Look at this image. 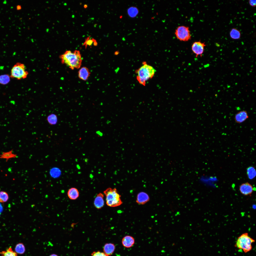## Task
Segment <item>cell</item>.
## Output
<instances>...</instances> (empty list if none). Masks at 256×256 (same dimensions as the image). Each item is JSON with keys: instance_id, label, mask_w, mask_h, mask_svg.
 Listing matches in <instances>:
<instances>
[{"instance_id": "15", "label": "cell", "mask_w": 256, "mask_h": 256, "mask_svg": "<svg viewBox=\"0 0 256 256\" xmlns=\"http://www.w3.org/2000/svg\"><path fill=\"white\" fill-rule=\"evenodd\" d=\"M69 197L71 199H76L79 196V192L78 189L72 187L69 189L67 192Z\"/></svg>"}, {"instance_id": "8", "label": "cell", "mask_w": 256, "mask_h": 256, "mask_svg": "<svg viewBox=\"0 0 256 256\" xmlns=\"http://www.w3.org/2000/svg\"><path fill=\"white\" fill-rule=\"evenodd\" d=\"M240 192L244 195H250L253 190L252 186L248 182L242 184L240 186L239 189Z\"/></svg>"}, {"instance_id": "11", "label": "cell", "mask_w": 256, "mask_h": 256, "mask_svg": "<svg viewBox=\"0 0 256 256\" xmlns=\"http://www.w3.org/2000/svg\"><path fill=\"white\" fill-rule=\"evenodd\" d=\"M249 116L246 111L243 110L238 113L235 115V121L238 123H242L248 118Z\"/></svg>"}, {"instance_id": "5", "label": "cell", "mask_w": 256, "mask_h": 256, "mask_svg": "<svg viewBox=\"0 0 256 256\" xmlns=\"http://www.w3.org/2000/svg\"><path fill=\"white\" fill-rule=\"evenodd\" d=\"M28 74L26 70L25 65L20 63H17L12 68L11 71L10 77L18 80L26 78Z\"/></svg>"}, {"instance_id": "6", "label": "cell", "mask_w": 256, "mask_h": 256, "mask_svg": "<svg viewBox=\"0 0 256 256\" xmlns=\"http://www.w3.org/2000/svg\"><path fill=\"white\" fill-rule=\"evenodd\" d=\"M175 34L176 38L181 41H187L191 38L189 27L185 26L182 25L178 27L175 30Z\"/></svg>"}, {"instance_id": "20", "label": "cell", "mask_w": 256, "mask_h": 256, "mask_svg": "<svg viewBox=\"0 0 256 256\" xmlns=\"http://www.w3.org/2000/svg\"><path fill=\"white\" fill-rule=\"evenodd\" d=\"M247 175L250 179H253L256 176V171L255 167L252 166L248 167L247 170Z\"/></svg>"}, {"instance_id": "10", "label": "cell", "mask_w": 256, "mask_h": 256, "mask_svg": "<svg viewBox=\"0 0 256 256\" xmlns=\"http://www.w3.org/2000/svg\"><path fill=\"white\" fill-rule=\"evenodd\" d=\"M149 197L147 193L141 192L137 195L136 201L138 204L143 205L149 201Z\"/></svg>"}, {"instance_id": "1", "label": "cell", "mask_w": 256, "mask_h": 256, "mask_svg": "<svg viewBox=\"0 0 256 256\" xmlns=\"http://www.w3.org/2000/svg\"><path fill=\"white\" fill-rule=\"evenodd\" d=\"M61 63L72 69L80 68L82 65V59L80 52L67 50L60 57Z\"/></svg>"}, {"instance_id": "2", "label": "cell", "mask_w": 256, "mask_h": 256, "mask_svg": "<svg viewBox=\"0 0 256 256\" xmlns=\"http://www.w3.org/2000/svg\"><path fill=\"white\" fill-rule=\"evenodd\" d=\"M142 65L136 70L137 79L141 84L145 86L147 81L152 78L156 71L152 66L146 62L142 63Z\"/></svg>"}, {"instance_id": "25", "label": "cell", "mask_w": 256, "mask_h": 256, "mask_svg": "<svg viewBox=\"0 0 256 256\" xmlns=\"http://www.w3.org/2000/svg\"><path fill=\"white\" fill-rule=\"evenodd\" d=\"M95 41L93 38H90V37H87L86 40L85 41L83 44V45L85 46L86 48L87 46H90Z\"/></svg>"}, {"instance_id": "30", "label": "cell", "mask_w": 256, "mask_h": 256, "mask_svg": "<svg viewBox=\"0 0 256 256\" xmlns=\"http://www.w3.org/2000/svg\"><path fill=\"white\" fill-rule=\"evenodd\" d=\"M49 256H58V255L55 254H52L51 255Z\"/></svg>"}, {"instance_id": "4", "label": "cell", "mask_w": 256, "mask_h": 256, "mask_svg": "<svg viewBox=\"0 0 256 256\" xmlns=\"http://www.w3.org/2000/svg\"><path fill=\"white\" fill-rule=\"evenodd\" d=\"M255 240L250 237L248 233H245L240 236L237 239L235 246L239 249L242 250L245 253L251 251L252 244Z\"/></svg>"}, {"instance_id": "3", "label": "cell", "mask_w": 256, "mask_h": 256, "mask_svg": "<svg viewBox=\"0 0 256 256\" xmlns=\"http://www.w3.org/2000/svg\"><path fill=\"white\" fill-rule=\"evenodd\" d=\"M104 193L106 197V203L107 206L112 207L120 206L123 203L121 198V195L118 193L117 189L109 188L106 189Z\"/></svg>"}, {"instance_id": "22", "label": "cell", "mask_w": 256, "mask_h": 256, "mask_svg": "<svg viewBox=\"0 0 256 256\" xmlns=\"http://www.w3.org/2000/svg\"><path fill=\"white\" fill-rule=\"evenodd\" d=\"M15 250L17 254H24L25 251L24 245L22 243H18L15 246Z\"/></svg>"}, {"instance_id": "13", "label": "cell", "mask_w": 256, "mask_h": 256, "mask_svg": "<svg viewBox=\"0 0 256 256\" xmlns=\"http://www.w3.org/2000/svg\"><path fill=\"white\" fill-rule=\"evenodd\" d=\"M104 195L101 193H100L97 195L94 203L95 207L96 208L100 209L103 206L104 204Z\"/></svg>"}, {"instance_id": "21", "label": "cell", "mask_w": 256, "mask_h": 256, "mask_svg": "<svg viewBox=\"0 0 256 256\" xmlns=\"http://www.w3.org/2000/svg\"><path fill=\"white\" fill-rule=\"evenodd\" d=\"M1 256H18L17 254L9 247L6 251L0 252Z\"/></svg>"}, {"instance_id": "18", "label": "cell", "mask_w": 256, "mask_h": 256, "mask_svg": "<svg viewBox=\"0 0 256 256\" xmlns=\"http://www.w3.org/2000/svg\"><path fill=\"white\" fill-rule=\"evenodd\" d=\"M46 119L48 123L51 125H55L57 123V116L54 114H51L49 115Z\"/></svg>"}, {"instance_id": "12", "label": "cell", "mask_w": 256, "mask_h": 256, "mask_svg": "<svg viewBox=\"0 0 256 256\" xmlns=\"http://www.w3.org/2000/svg\"><path fill=\"white\" fill-rule=\"evenodd\" d=\"M90 73L88 69L85 67L81 68L78 72V76L81 79L86 81L90 76Z\"/></svg>"}, {"instance_id": "23", "label": "cell", "mask_w": 256, "mask_h": 256, "mask_svg": "<svg viewBox=\"0 0 256 256\" xmlns=\"http://www.w3.org/2000/svg\"><path fill=\"white\" fill-rule=\"evenodd\" d=\"M10 76L8 74H4L0 76V84L5 85L8 83L10 80Z\"/></svg>"}, {"instance_id": "7", "label": "cell", "mask_w": 256, "mask_h": 256, "mask_svg": "<svg viewBox=\"0 0 256 256\" xmlns=\"http://www.w3.org/2000/svg\"><path fill=\"white\" fill-rule=\"evenodd\" d=\"M206 46L205 42H202L200 41L193 42L192 45V50L196 57L199 56H202L204 52V47Z\"/></svg>"}, {"instance_id": "27", "label": "cell", "mask_w": 256, "mask_h": 256, "mask_svg": "<svg viewBox=\"0 0 256 256\" xmlns=\"http://www.w3.org/2000/svg\"><path fill=\"white\" fill-rule=\"evenodd\" d=\"M249 3L250 6L253 7H255L256 5V0H250L249 1Z\"/></svg>"}, {"instance_id": "16", "label": "cell", "mask_w": 256, "mask_h": 256, "mask_svg": "<svg viewBox=\"0 0 256 256\" xmlns=\"http://www.w3.org/2000/svg\"><path fill=\"white\" fill-rule=\"evenodd\" d=\"M13 150H12L7 152H3L2 154L0 155V158L6 159V161L7 162L10 159L16 157L17 155L13 153Z\"/></svg>"}, {"instance_id": "24", "label": "cell", "mask_w": 256, "mask_h": 256, "mask_svg": "<svg viewBox=\"0 0 256 256\" xmlns=\"http://www.w3.org/2000/svg\"><path fill=\"white\" fill-rule=\"evenodd\" d=\"M9 196L8 193L5 191H1L0 192V202L3 203L6 202L9 199Z\"/></svg>"}, {"instance_id": "9", "label": "cell", "mask_w": 256, "mask_h": 256, "mask_svg": "<svg viewBox=\"0 0 256 256\" xmlns=\"http://www.w3.org/2000/svg\"><path fill=\"white\" fill-rule=\"evenodd\" d=\"M122 243L123 246L126 248L131 247L134 245L135 240L132 236L128 235L125 236L122 238Z\"/></svg>"}, {"instance_id": "17", "label": "cell", "mask_w": 256, "mask_h": 256, "mask_svg": "<svg viewBox=\"0 0 256 256\" xmlns=\"http://www.w3.org/2000/svg\"><path fill=\"white\" fill-rule=\"evenodd\" d=\"M230 37L234 40L239 39L241 36L240 31L236 28H233L231 29L229 32Z\"/></svg>"}, {"instance_id": "31", "label": "cell", "mask_w": 256, "mask_h": 256, "mask_svg": "<svg viewBox=\"0 0 256 256\" xmlns=\"http://www.w3.org/2000/svg\"><path fill=\"white\" fill-rule=\"evenodd\" d=\"M87 5H84V7L85 8H87Z\"/></svg>"}, {"instance_id": "26", "label": "cell", "mask_w": 256, "mask_h": 256, "mask_svg": "<svg viewBox=\"0 0 256 256\" xmlns=\"http://www.w3.org/2000/svg\"><path fill=\"white\" fill-rule=\"evenodd\" d=\"M91 256H109L104 252L99 251H94L91 254Z\"/></svg>"}, {"instance_id": "14", "label": "cell", "mask_w": 256, "mask_h": 256, "mask_svg": "<svg viewBox=\"0 0 256 256\" xmlns=\"http://www.w3.org/2000/svg\"><path fill=\"white\" fill-rule=\"evenodd\" d=\"M115 248L114 244L111 243H106L104 247V252L108 256L114 253Z\"/></svg>"}, {"instance_id": "29", "label": "cell", "mask_w": 256, "mask_h": 256, "mask_svg": "<svg viewBox=\"0 0 256 256\" xmlns=\"http://www.w3.org/2000/svg\"><path fill=\"white\" fill-rule=\"evenodd\" d=\"M16 9L18 10H20L21 9V6L19 5H18L16 6Z\"/></svg>"}, {"instance_id": "19", "label": "cell", "mask_w": 256, "mask_h": 256, "mask_svg": "<svg viewBox=\"0 0 256 256\" xmlns=\"http://www.w3.org/2000/svg\"><path fill=\"white\" fill-rule=\"evenodd\" d=\"M127 13L130 17L133 18L136 17L139 13L138 8L134 6H131L128 8L127 10Z\"/></svg>"}, {"instance_id": "28", "label": "cell", "mask_w": 256, "mask_h": 256, "mask_svg": "<svg viewBox=\"0 0 256 256\" xmlns=\"http://www.w3.org/2000/svg\"><path fill=\"white\" fill-rule=\"evenodd\" d=\"M96 133L97 135L100 137H102L103 135V133L99 130L96 131Z\"/></svg>"}]
</instances>
